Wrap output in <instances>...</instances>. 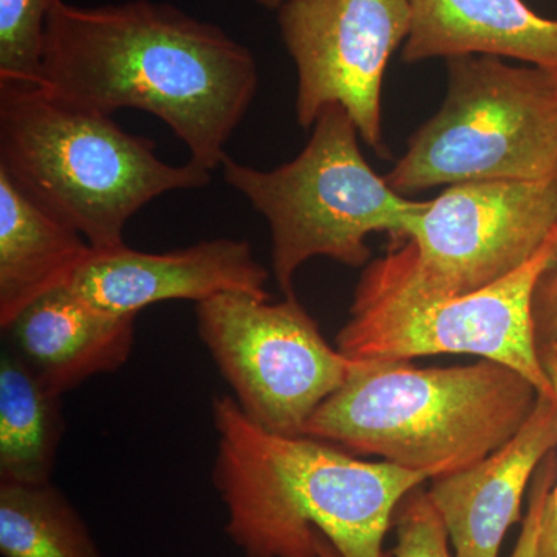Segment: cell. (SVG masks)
Listing matches in <instances>:
<instances>
[{"mask_svg":"<svg viewBox=\"0 0 557 557\" xmlns=\"http://www.w3.org/2000/svg\"><path fill=\"white\" fill-rule=\"evenodd\" d=\"M135 318L98 309L65 285L33 302L7 332L40 383L62 397L129 361Z\"/></svg>","mask_w":557,"mask_h":557,"instance_id":"13","label":"cell"},{"mask_svg":"<svg viewBox=\"0 0 557 557\" xmlns=\"http://www.w3.org/2000/svg\"><path fill=\"white\" fill-rule=\"evenodd\" d=\"M318 555L319 557H343L338 549L330 544L329 539L318 533Z\"/></svg>","mask_w":557,"mask_h":557,"instance_id":"23","label":"cell"},{"mask_svg":"<svg viewBox=\"0 0 557 557\" xmlns=\"http://www.w3.org/2000/svg\"><path fill=\"white\" fill-rule=\"evenodd\" d=\"M465 54L511 58L557 75V20L523 0H412L403 61Z\"/></svg>","mask_w":557,"mask_h":557,"instance_id":"14","label":"cell"},{"mask_svg":"<svg viewBox=\"0 0 557 557\" xmlns=\"http://www.w3.org/2000/svg\"><path fill=\"white\" fill-rule=\"evenodd\" d=\"M394 523L398 539L394 557H456L450 555L448 528L421 486L403 498Z\"/></svg>","mask_w":557,"mask_h":557,"instance_id":"19","label":"cell"},{"mask_svg":"<svg viewBox=\"0 0 557 557\" xmlns=\"http://www.w3.org/2000/svg\"><path fill=\"white\" fill-rule=\"evenodd\" d=\"M39 84L81 108L148 112L185 143L190 163L212 172L247 115L259 69L218 25L170 3L131 0L47 16Z\"/></svg>","mask_w":557,"mask_h":557,"instance_id":"1","label":"cell"},{"mask_svg":"<svg viewBox=\"0 0 557 557\" xmlns=\"http://www.w3.org/2000/svg\"><path fill=\"white\" fill-rule=\"evenodd\" d=\"M0 170L94 249L124 245V226L149 201L211 182V172L168 164L150 139L39 83H0Z\"/></svg>","mask_w":557,"mask_h":557,"instance_id":"4","label":"cell"},{"mask_svg":"<svg viewBox=\"0 0 557 557\" xmlns=\"http://www.w3.org/2000/svg\"><path fill=\"white\" fill-rule=\"evenodd\" d=\"M557 228L525 265L467 295L420 299L355 289L336 347L358 361L467 354L498 362L555 395L539 350L534 296L556 260Z\"/></svg>","mask_w":557,"mask_h":557,"instance_id":"8","label":"cell"},{"mask_svg":"<svg viewBox=\"0 0 557 557\" xmlns=\"http://www.w3.org/2000/svg\"><path fill=\"white\" fill-rule=\"evenodd\" d=\"M556 228L557 177L457 183L426 200L357 289L420 299L478 292L525 265Z\"/></svg>","mask_w":557,"mask_h":557,"instance_id":"7","label":"cell"},{"mask_svg":"<svg viewBox=\"0 0 557 557\" xmlns=\"http://www.w3.org/2000/svg\"><path fill=\"white\" fill-rule=\"evenodd\" d=\"M196 314L242 412L273 434L304 437L314 410L361 366L329 346L296 296L270 302L225 293L197 304Z\"/></svg>","mask_w":557,"mask_h":557,"instance_id":"9","label":"cell"},{"mask_svg":"<svg viewBox=\"0 0 557 557\" xmlns=\"http://www.w3.org/2000/svg\"><path fill=\"white\" fill-rule=\"evenodd\" d=\"M541 358L555 387L557 401V355L541 354ZM539 557H557V474L555 485L549 491L547 504H545L544 518H542Z\"/></svg>","mask_w":557,"mask_h":557,"instance_id":"22","label":"cell"},{"mask_svg":"<svg viewBox=\"0 0 557 557\" xmlns=\"http://www.w3.org/2000/svg\"><path fill=\"white\" fill-rule=\"evenodd\" d=\"M57 0H0V83H38L47 16Z\"/></svg>","mask_w":557,"mask_h":557,"instance_id":"18","label":"cell"},{"mask_svg":"<svg viewBox=\"0 0 557 557\" xmlns=\"http://www.w3.org/2000/svg\"><path fill=\"white\" fill-rule=\"evenodd\" d=\"M211 412L212 480L228 515L226 534L245 557H319L318 533L343 557H387L395 509L431 480L321 440L273 434L230 395L212 399Z\"/></svg>","mask_w":557,"mask_h":557,"instance_id":"2","label":"cell"},{"mask_svg":"<svg viewBox=\"0 0 557 557\" xmlns=\"http://www.w3.org/2000/svg\"><path fill=\"white\" fill-rule=\"evenodd\" d=\"M358 137L346 109L330 104L302 152L276 170L223 160L225 182L269 222L274 276L284 296H296V273L310 259L364 265L370 234L386 231L398 240L426 205L392 189L362 157Z\"/></svg>","mask_w":557,"mask_h":557,"instance_id":"5","label":"cell"},{"mask_svg":"<svg viewBox=\"0 0 557 557\" xmlns=\"http://www.w3.org/2000/svg\"><path fill=\"white\" fill-rule=\"evenodd\" d=\"M64 432L61 397L11 348L0 355V482H51Z\"/></svg>","mask_w":557,"mask_h":557,"instance_id":"16","label":"cell"},{"mask_svg":"<svg viewBox=\"0 0 557 557\" xmlns=\"http://www.w3.org/2000/svg\"><path fill=\"white\" fill-rule=\"evenodd\" d=\"M410 22L412 0H285L277 24L298 70L299 126L313 127L322 110L339 104L369 148L386 156L384 73Z\"/></svg>","mask_w":557,"mask_h":557,"instance_id":"10","label":"cell"},{"mask_svg":"<svg viewBox=\"0 0 557 557\" xmlns=\"http://www.w3.org/2000/svg\"><path fill=\"white\" fill-rule=\"evenodd\" d=\"M3 557H101L79 512L49 483L0 482Z\"/></svg>","mask_w":557,"mask_h":557,"instance_id":"17","label":"cell"},{"mask_svg":"<svg viewBox=\"0 0 557 557\" xmlns=\"http://www.w3.org/2000/svg\"><path fill=\"white\" fill-rule=\"evenodd\" d=\"M555 446L556 395H539L533 413L507 445L474 467L432 479L428 494L456 557H498L507 531L519 522L531 475Z\"/></svg>","mask_w":557,"mask_h":557,"instance_id":"12","label":"cell"},{"mask_svg":"<svg viewBox=\"0 0 557 557\" xmlns=\"http://www.w3.org/2000/svg\"><path fill=\"white\" fill-rule=\"evenodd\" d=\"M534 322L541 354L557 355V251L552 269L542 277L534 296Z\"/></svg>","mask_w":557,"mask_h":557,"instance_id":"21","label":"cell"},{"mask_svg":"<svg viewBox=\"0 0 557 557\" xmlns=\"http://www.w3.org/2000/svg\"><path fill=\"white\" fill-rule=\"evenodd\" d=\"M267 282L248 242L214 239L166 252L91 248L69 287L98 309L137 317L164 300L200 304L225 293L270 299Z\"/></svg>","mask_w":557,"mask_h":557,"instance_id":"11","label":"cell"},{"mask_svg":"<svg viewBox=\"0 0 557 557\" xmlns=\"http://www.w3.org/2000/svg\"><path fill=\"white\" fill-rule=\"evenodd\" d=\"M448 94L386 175L401 196L479 180L557 177V75L498 57L449 58Z\"/></svg>","mask_w":557,"mask_h":557,"instance_id":"6","label":"cell"},{"mask_svg":"<svg viewBox=\"0 0 557 557\" xmlns=\"http://www.w3.org/2000/svg\"><path fill=\"white\" fill-rule=\"evenodd\" d=\"M256 2H258L259 5H262L263 9L277 11L282 5H284L285 0H256Z\"/></svg>","mask_w":557,"mask_h":557,"instance_id":"24","label":"cell"},{"mask_svg":"<svg viewBox=\"0 0 557 557\" xmlns=\"http://www.w3.org/2000/svg\"><path fill=\"white\" fill-rule=\"evenodd\" d=\"M552 458L548 456L545 463L541 465L536 471V478L531 487L528 512L511 557H539L542 518H544L545 504H547L549 491L555 485L557 474L555 461Z\"/></svg>","mask_w":557,"mask_h":557,"instance_id":"20","label":"cell"},{"mask_svg":"<svg viewBox=\"0 0 557 557\" xmlns=\"http://www.w3.org/2000/svg\"><path fill=\"white\" fill-rule=\"evenodd\" d=\"M89 242L0 170V325L75 277Z\"/></svg>","mask_w":557,"mask_h":557,"instance_id":"15","label":"cell"},{"mask_svg":"<svg viewBox=\"0 0 557 557\" xmlns=\"http://www.w3.org/2000/svg\"><path fill=\"white\" fill-rule=\"evenodd\" d=\"M539 392L516 370L482 361L417 369L409 361H361L304 428V437L351 456L443 478L478 465L515 437Z\"/></svg>","mask_w":557,"mask_h":557,"instance_id":"3","label":"cell"}]
</instances>
